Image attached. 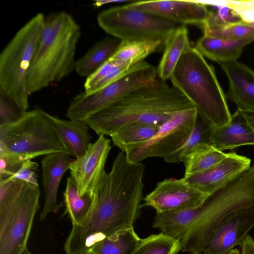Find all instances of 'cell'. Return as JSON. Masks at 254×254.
<instances>
[{
    "instance_id": "1",
    "label": "cell",
    "mask_w": 254,
    "mask_h": 254,
    "mask_svg": "<svg viewBox=\"0 0 254 254\" xmlns=\"http://www.w3.org/2000/svg\"><path fill=\"white\" fill-rule=\"evenodd\" d=\"M145 169L119 153L95 191L87 215L72 225L64 246L66 254H86L105 238L133 228L141 214Z\"/></svg>"
},
{
    "instance_id": "2",
    "label": "cell",
    "mask_w": 254,
    "mask_h": 254,
    "mask_svg": "<svg viewBox=\"0 0 254 254\" xmlns=\"http://www.w3.org/2000/svg\"><path fill=\"white\" fill-rule=\"evenodd\" d=\"M193 108L179 89L157 77L83 121L99 136H111L127 123L139 122L160 127L176 113Z\"/></svg>"
},
{
    "instance_id": "3",
    "label": "cell",
    "mask_w": 254,
    "mask_h": 254,
    "mask_svg": "<svg viewBox=\"0 0 254 254\" xmlns=\"http://www.w3.org/2000/svg\"><path fill=\"white\" fill-rule=\"evenodd\" d=\"M81 28L67 12H54L45 18L43 30L28 76L30 95L60 81L75 68Z\"/></svg>"
},
{
    "instance_id": "4",
    "label": "cell",
    "mask_w": 254,
    "mask_h": 254,
    "mask_svg": "<svg viewBox=\"0 0 254 254\" xmlns=\"http://www.w3.org/2000/svg\"><path fill=\"white\" fill-rule=\"evenodd\" d=\"M170 80L212 127L230 122L232 115L214 69L195 47L190 46L184 51Z\"/></svg>"
},
{
    "instance_id": "5",
    "label": "cell",
    "mask_w": 254,
    "mask_h": 254,
    "mask_svg": "<svg viewBox=\"0 0 254 254\" xmlns=\"http://www.w3.org/2000/svg\"><path fill=\"white\" fill-rule=\"evenodd\" d=\"M254 206V166L209 196L200 215L185 238L181 251L202 254L214 229L229 213Z\"/></svg>"
},
{
    "instance_id": "6",
    "label": "cell",
    "mask_w": 254,
    "mask_h": 254,
    "mask_svg": "<svg viewBox=\"0 0 254 254\" xmlns=\"http://www.w3.org/2000/svg\"><path fill=\"white\" fill-rule=\"evenodd\" d=\"M45 17L38 13L15 34L0 55V94L24 112L29 107L28 76L43 30Z\"/></svg>"
},
{
    "instance_id": "7",
    "label": "cell",
    "mask_w": 254,
    "mask_h": 254,
    "mask_svg": "<svg viewBox=\"0 0 254 254\" xmlns=\"http://www.w3.org/2000/svg\"><path fill=\"white\" fill-rule=\"evenodd\" d=\"M56 152L65 151L49 114L41 109L27 111L16 122L0 126V155L25 161Z\"/></svg>"
},
{
    "instance_id": "8",
    "label": "cell",
    "mask_w": 254,
    "mask_h": 254,
    "mask_svg": "<svg viewBox=\"0 0 254 254\" xmlns=\"http://www.w3.org/2000/svg\"><path fill=\"white\" fill-rule=\"evenodd\" d=\"M97 20L104 31L121 41H159L164 44L177 27L174 22L126 5L102 10Z\"/></svg>"
},
{
    "instance_id": "9",
    "label": "cell",
    "mask_w": 254,
    "mask_h": 254,
    "mask_svg": "<svg viewBox=\"0 0 254 254\" xmlns=\"http://www.w3.org/2000/svg\"><path fill=\"white\" fill-rule=\"evenodd\" d=\"M157 77L156 67L144 61L138 63L116 81L94 92H83L75 96L67 109L66 116L72 121H84L134 90L151 84Z\"/></svg>"
},
{
    "instance_id": "10",
    "label": "cell",
    "mask_w": 254,
    "mask_h": 254,
    "mask_svg": "<svg viewBox=\"0 0 254 254\" xmlns=\"http://www.w3.org/2000/svg\"><path fill=\"white\" fill-rule=\"evenodd\" d=\"M198 118L194 108L176 113L149 139L125 148L127 159L138 163L150 157L163 159L176 151L193 130Z\"/></svg>"
},
{
    "instance_id": "11",
    "label": "cell",
    "mask_w": 254,
    "mask_h": 254,
    "mask_svg": "<svg viewBox=\"0 0 254 254\" xmlns=\"http://www.w3.org/2000/svg\"><path fill=\"white\" fill-rule=\"evenodd\" d=\"M39 186L24 182L3 231L0 254H22L26 248L34 217L39 208Z\"/></svg>"
},
{
    "instance_id": "12",
    "label": "cell",
    "mask_w": 254,
    "mask_h": 254,
    "mask_svg": "<svg viewBox=\"0 0 254 254\" xmlns=\"http://www.w3.org/2000/svg\"><path fill=\"white\" fill-rule=\"evenodd\" d=\"M209 196L191 187L183 178H170L158 182L143 198L141 206L153 207L156 212L187 209L201 205Z\"/></svg>"
},
{
    "instance_id": "13",
    "label": "cell",
    "mask_w": 254,
    "mask_h": 254,
    "mask_svg": "<svg viewBox=\"0 0 254 254\" xmlns=\"http://www.w3.org/2000/svg\"><path fill=\"white\" fill-rule=\"evenodd\" d=\"M110 140L99 136L91 143L85 154L72 161L69 170L81 196L89 193L93 196L97 187L107 174L105 163L111 149Z\"/></svg>"
},
{
    "instance_id": "14",
    "label": "cell",
    "mask_w": 254,
    "mask_h": 254,
    "mask_svg": "<svg viewBox=\"0 0 254 254\" xmlns=\"http://www.w3.org/2000/svg\"><path fill=\"white\" fill-rule=\"evenodd\" d=\"M254 226V206L242 208L226 216L211 233L204 254H227L234 247H241Z\"/></svg>"
},
{
    "instance_id": "15",
    "label": "cell",
    "mask_w": 254,
    "mask_h": 254,
    "mask_svg": "<svg viewBox=\"0 0 254 254\" xmlns=\"http://www.w3.org/2000/svg\"><path fill=\"white\" fill-rule=\"evenodd\" d=\"M168 21L183 24L201 26L209 13L203 2L185 0L134 1L125 4Z\"/></svg>"
},
{
    "instance_id": "16",
    "label": "cell",
    "mask_w": 254,
    "mask_h": 254,
    "mask_svg": "<svg viewBox=\"0 0 254 254\" xmlns=\"http://www.w3.org/2000/svg\"><path fill=\"white\" fill-rule=\"evenodd\" d=\"M251 160L235 152L203 171L183 178L191 187L210 195L251 167Z\"/></svg>"
},
{
    "instance_id": "17",
    "label": "cell",
    "mask_w": 254,
    "mask_h": 254,
    "mask_svg": "<svg viewBox=\"0 0 254 254\" xmlns=\"http://www.w3.org/2000/svg\"><path fill=\"white\" fill-rule=\"evenodd\" d=\"M72 161L65 152H56L45 155L41 161L42 184L44 190L45 203L40 216L44 220L50 213H56L64 205L58 203L57 195L62 178L69 169Z\"/></svg>"
},
{
    "instance_id": "18",
    "label": "cell",
    "mask_w": 254,
    "mask_h": 254,
    "mask_svg": "<svg viewBox=\"0 0 254 254\" xmlns=\"http://www.w3.org/2000/svg\"><path fill=\"white\" fill-rule=\"evenodd\" d=\"M218 63L229 80V99L239 109L254 111V71L237 60Z\"/></svg>"
},
{
    "instance_id": "19",
    "label": "cell",
    "mask_w": 254,
    "mask_h": 254,
    "mask_svg": "<svg viewBox=\"0 0 254 254\" xmlns=\"http://www.w3.org/2000/svg\"><path fill=\"white\" fill-rule=\"evenodd\" d=\"M209 144L222 151L241 146L254 145V133L237 108L228 124L211 128Z\"/></svg>"
},
{
    "instance_id": "20",
    "label": "cell",
    "mask_w": 254,
    "mask_h": 254,
    "mask_svg": "<svg viewBox=\"0 0 254 254\" xmlns=\"http://www.w3.org/2000/svg\"><path fill=\"white\" fill-rule=\"evenodd\" d=\"M57 134L69 156H83L91 143L89 126L83 121L63 120L49 114Z\"/></svg>"
},
{
    "instance_id": "21",
    "label": "cell",
    "mask_w": 254,
    "mask_h": 254,
    "mask_svg": "<svg viewBox=\"0 0 254 254\" xmlns=\"http://www.w3.org/2000/svg\"><path fill=\"white\" fill-rule=\"evenodd\" d=\"M200 206L187 209L156 212L153 227L164 234L181 241L197 220Z\"/></svg>"
},
{
    "instance_id": "22",
    "label": "cell",
    "mask_w": 254,
    "mask_h": 254,
    "mask_svg": "<svg viewBox=\"0 0 254 254\" xmlns=\"http://www.w3.org/2000/svg\"><path fill=\"white\" fill-rule=\"evenodd\" d=\"M254 40H228L203 34L197 40L195 48L203 57L218 63L237 60L243 48Z\"/></svg>"
},
{
    "instance_id": "23",
    "label": "cell",
    "mask_w": 254,
    "mask_h": 254,
    "mask_svg": "<svg viewBox=\"0 0 254 254\" xmlns=\"http://www.w3.org/2000/svg\"><path fill=\"white\" fill-rule=\"evenodd\" d=\"M190 46L188 29L184 25L177 27L164 42V51L156 68L158 77L165 81L170 80L181 57Z\"/></svg>"
},
{
    "instance_id": "24",
    "label": "cell",
    "mask_w": 254,
    "mask_h": 254,
    "mask_svg": "<svg viewBox=\"0 0 254 254\" xmlns=\"http://www.w3.org/2000/svg\"><path fill=\"white\" fill-rule=\"evenodd\" d=\"M121 41L115 37H106L97 42L82 57L76 61L74 70L86 78L110 60Z\"/></svg>"
},
{
    "instance_id": "25",
    "label": "cell",
    "mask_w": 254,
    "mask_h": 254,
    "mask_svg": "<svg viewBox=\"0 0 254 254\" xmlns=\"http://www.w3.org/2000/svg\"><path fill=\"white\" fill-rule=\"evenodd\" d=\"M63 194L65 214L68 215L72 225H79L90 211L93 202V196L89 193L81 196L70 176L66 179Z\"/></svg>"
},
{
    "instance_id": "26",
    "label": "cell",
    "mask_w": 254,
    "mask_h": 254,
    "mask_svg": "<svg viewBox=\"0 0 254 254\" xmlns=\"http://www.w3.org/2000/svg\"><path fill=\"white\" fill-rule=\"evenodd\" d=\"M228 153L207 143L199 144L181 160L185 167L184 176L198 173L212 167L224 159Z\"/></svg>"
},
{
    "instance_id": "27",
    "label": "cell",
    "mask_w": 254,
    "mask_h": 254,
    "mask_svg": "<svg viewBox=\"0 0 254 254\" xmlns=\"http://www.w3.org/2000/svg\"><path fill=\"white\" fill-rule=\"evenodd\" d=\"M159 127L142 122H133L122 126L111 137L113 145L123 152L127 146L149 139L156 133Z\"/></svg>"
},
{
    "instance_id": "28",
    "label": "cell",
    "mask_w": 254,
    "mask_h": 254,
    "mask_svg": "<svg viewBox=\"0 0 254 254\" xmlns=\"http://www.w3.org/2000/svg\"><path fill=\"white\" fill-rule=\"evenodd\" d=\"M140 240L132 228L105 238L91 251L96 254H132Z\"/></svg>"
},
{
    "instance_id": "29",
    "label": "cell",
    "mask_w": 254,
    "mask_h": 254,
    "mask_svg": "<svg viewBox=\"0 0 254 254\" xmlns=\"http://www.w3.org/2000/svg\"><path fill=\"white\" fill-rule=\"evenodd\" d=\"M164 44L159 41H121L110 60L132 62L137 64L156 52Z\"/></svg>"
},
{
    "instance_id": "30",
    "label": "cell",
    "mask_w": 254,
    "mask_h": 254,
    "mask_svg": "<svg viewBox=\"0 0 254 254\" xmlns=\"http://www.w3.org/2000/svg\"><path fill=\"white\" fill-rule=\"evenodd\" d=\"M211 128L209 124L198 115L195 126L189 136L176 151L164 158V161L169 163L180 162L184 157L199 144H209Z\"/></svg>"
},
{
    "instance_id": "31",
    "label": "cell",
    "mask_w": 254,
    "mask_h": 254,
    "mask_svg": "<svg viewBox=\"0 0 254 254\" xmlns=\"http://www.w3.org/2000/svg\"><path fill=\"white\" fill-rule=\"evenodd\" d=\"M180 251L181 241L161 232L141 239L132 254H177Z\"/></svg>"
},
{
    "instance_id": "32",
    "label": "cell",
    "mask_w": 254,
    "mask_h": 254,
    "mask_svg": "<svg viewBox=\"0 0 254 254\" xmlns=\"http://www.w3.org/2000/svg\"><path fill=\"white\" fill-rule=\"evenodd\" d=\"M203 34L232 40L248 39L254 40V28L244 22L223 28L203 31Z\"/></svg>"
},
{
    "instance_id": "33",
    "label": "cell",
    "mask_w": 254,
    "mask_h": 254,
    "mask_svg": "<svg viewBox=\"0 0 254 254\" xmlns=\"http://www.w3.org/2000/svg\"><path fill=\"white\" fill-rule=\"evenodd\" d=\"M129 62H132L109 60L86 78L84 85V92L87 94L93 92L96 85L110 73L120 66Z\"/></svg>"
},
{
    "instance_id": "34",
    "label": "cell",
    "mask_w": 254,
    "mask_h": 254,
    "mask_svg": "<svg viewBox=\"0 0 254 254\" xmlns=\"http://www.w3.org/2000/svg\"><path fill=\"white\" fill-rule=\"evenodd\" d=\"M26 112L9 98L0 94V126L16 122Z\"/></svg>"
},
{
    "instance_id": "35",
    "label": "cell",
    "mask_w": 254,
    "mask_h": 254,
    "mask_svg": "<svg viewBox=\"0 0 254 254\" xmlns=\"http://www.w3.org/2000/svg\"><path fill=\"white\" fill-rule=\"evenodd\" d=\"M38 164L31 160L25 161L20 168L9 180H19L39 186L37 171Z\"/></svg>"
},
{
    "instance_id": "36",
    "label": "cell",
    "mask_w": 254,
    "mask_h": 254,
    "mask_svg": "<svg viewBox=\"0 0 254 254\" xmlns=\"http://www.w3.org/2000/svg\"><path fill=\"white\" fill-rule=\"evenodd\" d=\"M240 247L241 254H254V239L248 234Z\"/></svg>"
},
{
    "instance_id": "37",
    "label": "cell",
    "mask_w": 254,
    "mask_h": 254,
    "mask_svg": "<svg viewBox=\"0 0 254 254\" xmlns=\"http://www.w3.org/2000/svg\"><path fill=\"white\" fill-rule=\"evenodd\" d=\"M239 109L254 133V111L241 109Z\"/></svg>"
},
{
    "instance_id": "38",
    "label": "cell",
    "mask_w": 254,
    "mask_h": 254,
    "mask_svg": "<svg viewBox=\"0 0 254 254\" xmlns=\"http://www.w3.org/2000/svg\"><path fill=\"white\" fill-rule=\"evenodd\" d=\"M128 1L127 0H97L95 1L92 5L94 7H100L104 5L111 3H122Z\"/></svg>"
},
{
    "instance_id": "39",
    "label": "cell",
    "mask_w": 254,
    "mask_h": 254,
    "mask_svg": "<svg viewBox=\"0 0 254 254\" xmlns=\"http://www.w3.org/2000/svg\"><path fill=\"white\" fill-rule=\"evenodd\" d=\"M247 5L254 12V0H245Z\"/></svg>"
},
{
    "instance_id": "40",
    "label": "cell",
    "mask_w": 254,
    "mask_h": 254,
    "mask_svg": "<svg viewBox=\"0 0 254 254\" xmlns=\"http://www.w3.org/2000/svg\"><path fill=\"white\" fill-rule=\"evenodd\" d=\"M227 254H241V253L237 249H233L231 250Z\"/></svg>"
},
{
    "instance_id": "41",
    "label": "cell",
    "mask_w": 254,
    "mask_h": 254,
    "mask_svg": "<svg viewBox=\"0 0 254 254\" xmlns=\"http://www.w3.org/2000/svg\"><path fill=\"white\" fill-rule=\"evenodd\" d=\"M22 254H32L27 248L24 251Z\"/></svg>"
},
{
    "instance_id": "42",
    "label": "cell",
    "mask_w": 254,
    "mask_h": 254,
    "mask_svg": "<svg viewBox=\"0 0 254 254\" xmlns=\"http://www.w3.org/2000/svg\"><path fill=\"white\" fill-rule=\"evenodd\" d=\"M247 24L250 25V26L254 28V21L253 22L249 23V24Z\"/></svg>"
},
{
    "instance_id": "43",
    "label": "cell",
    "mask_w": 254,
    "mask_h": 254,
    "mask_svg": "<svg viewBox=\"0 0 254 254\" xmlns=\"http://www.w3.org/2000/svg\"><path fill=\"white\" fill-rule=\"evenodd\" d=\"M96 254L95 253H94V252L91 251V252H89L88 253H87V254Z\"/></svg>"
}]
</instances>
